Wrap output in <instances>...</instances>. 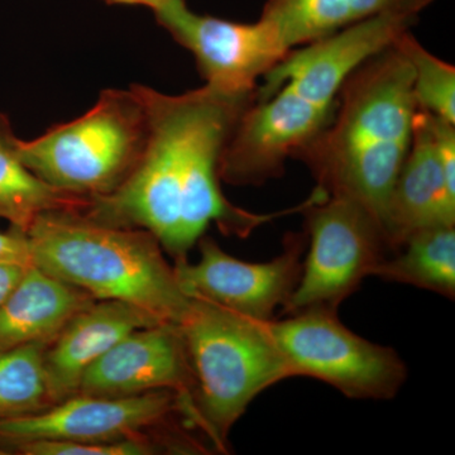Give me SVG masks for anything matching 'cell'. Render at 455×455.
<instances>
[{
  "label": "cell",
  "mask_w": 455,
  "mask_h": 455,
  "mask_svg": "<svg viewBox=\"0 0 455 455\" xmlns=\"http://www.w3.org/2000/svg\"><path fill=\"white\" fill-rule=\"evenodd\" d=\"M0 262L31 265V253L26 233L16 228H11L9 232H0Z\"/></svg>",
  "instance_id": "7402d4cb"
},
{
  "label": "cell",
  "mask_w": 455,
  "mask_h": 455,
  "mask_svg": "<svg viewBox=\"0 0 455 455\" xmlns=\"http://www.w3.org/2000/svg\"><path fill=\"white\" fill-rule=\"evenodd\" d=\"M156 324L161 323L127 302L95 300L79 311L44 348L52 403L76 395L84 373L125 335Z\"/></svg>",
  "instance_id": "5bb4252c"
},
{
  "label": "cell",
  "mask_w": 455,
  "mask_h": 455,
  "mask_svg": "<svg viewBox=\"0 0 455 455\" xmlns=\"http://www.w3.org/2000/svg\"><path fill=\"white\" fill-rule=\"evenodd\" d=\"M108 5H130V7H146L152 12L160 7L164 0H101Z\"/></svg>",
  "instance_id": "cb8c5ba5"
},
{
  "label": "cell",
  "mask_w": 455,
  "mask_h": 455,
  "mask_svg": "<svg viewBox=\"0 0 455 455\" xmlns=\"http://www.w3.org/2000/svg\"><path fill=\"white\" fill-rule=\"evenodd\" d=\"M438 226H455V173L440 158L429 113L418 109L411 146L392 188L383 230L395 252L410 235Z\"/></svg>",
  "instance_id": "4fadbf2b"
},
{
  "label": "cell",
  "mask_w": 455,
  "mask_h": 455,
  "mask_svg": "<svg viewBox=\"0 0 455 455\" xmlns=\"http://www.w3.org/2000/svg\"><path fill=\"white\" fill-rule=\"evenodd\" d=\"M25 455H147L156 453V447L142 438L119 442H68V440H33L13 445Z\"/></svg>",
  "instance_id": "44dd1931"
},
{
  "label": "cell",
  "mask_w": 455,
  "mask_h": 455,
  "mask_svg": "<svg viewBox=\"0 0 455 455\" xmlns=\"http://www.w3.org/2000/svg\"><path fill=\"white\" fill-rule=\"evenodd\" d=\"M158 25L194 56L205 85L252 92L290 49L267 20L233 22L197 14L185 0H164L154 11Z\"/></svg>",
  "instance_id": "9c48e42d"
},
{
  "label": "cell",
  "mask_w": 455,
  "mask_h": 455,
  "mask_svg": "<svg viewBox=\"0 0 455 455\" xmlns=\"http://www.w3.org/2000/svg\"><path fill=\"white\" fill-rule=\"evenodd\" d=\"M20 139L11 121L0 113V220L27 233L41 215L57 211H82L89 200L51 187L23 164Z\"/></svg>",
  "instance_id": "e0dca14e"
},
{
  "label": "cell",
  "mask_w": 455,
  "mask_h": 455,
  "mask_svg": "<svg viewBox=\"0 0 455 455\" xmlns=\"http://www.w3.org/2000/svg\"><path fill=\"white\" fill-rule=\"evenodd\" d=\"M309 248L300 280L284 304V315L338 311L390 252L381 221L355 200L326 196L315 188L302 212Z\"/></svg>",
  "instance_id": "52a82bcc"
},
{
  "label": "cell",
  "mask_w": 455,
  "mask_h": 455,
  "mask_svg": "<svg viewBox=\"0 0 455 455\" xmlns=\"http://www.w3.org/2000/svg\"><path fill=\"white\" fill-rule=\"evenodd\" d=\"M173 410L181 411L173 391L132 396L76 394L42 411L0 420V443L9 447L33 440L108 443L142 438Z\"/></svg>",
  "instance_id": "8fae6325"
},
{
  "label": "cell",
  "mask_w": 455,
  "mask_h": 455,
  "mask_svg": "<svg viewBox=\"0 0 455 455\" xmlns=\"http://www.w3.org/2000/svg\"><path fill=\"white\" fill-rule=\"evenodd\" d=\"M148 118L133 88L107 89L95 106L32 140H20L23 164L51 187L90 200L109 196L139 166Z\"/></svg>",
  "instance_id": "8992f818"
},
{
  "label": "cell",
  "mask_w": 455,
  "mask_h": 455,
  "mask_svg": "<svg viewBox=\"0 0 455 455\" xmlns=\"http://www.w3.org/2000/svg\"><path fill=\"white\" fill-rule=\"evenodd\" d=\"M411 66L396 44L359 65L328 125L293 160L326 196L355 200L381 221L414 134Z\"/></svg>",
  "instance_id": "3957f363"
},
{
  "label": "cell",
  "mask_w": 455,
  "mask_h": 455,
  "mask_svg": "<svg viewBox=\"0 0 455 455\" xmlns=\"http://www.w3.org/2000/svg\"><path fill=\"white\" fill-rule=\"evenodd\" d=\"M26 235L33 265L95 300L127 302L169 324H178L190 304L163 245L147 230L57 211L38 217Z\"/></svg>",
  "instance_id": "277c9868"
},
{
  "label": "cell",
  "mask_w": 455,
  "mask_h": 455,
  "mask_svg": "<svg viewBox=\"0 0 455 455\" xmlns=\"http://www.w3.org/2000/svg\"><path fill=\"white\" fill-rule=\"evenodd\" d=\"M95 301L89 293L29 265L0 304V352L49 346L79 311Z\"/></svg>",
  "instance_id": "9a60e30c"
},
{
  "label": "cell",
  "mask_w": 455,
  "mask_h": 455,
  "mask_svg": "<svg viewBox=\"0 0 455 455\" xmlns=\"http://www.w3.org/2000/svg\"><path fill=\"white\" fill-rule=\"evenodd\" d=\"M146 108L148 140L142 160L121 188L90 199L82 214L106 226L137 228L158 239L176 259L215 224L223 235L247 238L254 229L307 202L257 214L229 202L220 188L224 151L256 92H226L204 85L170 95L132 84Z\"/></svg>",
  "instance_id": "6da1fadb"
},
{
  "label": "cell",
  "mask_w": 455,
  "mask_h": 455,
  "mask_svg": "<svg viewBox=\"0 0 455 455\" xmlns=\"http://www.w3.org/2000/svg\"><path fill=\"white\" fill-rule=\"evenodd\" d=\"M176 325L190 370L191 421L226 451L228 434L254 398L291 374L267 322L190 298Z\"/></svg>",
  "instance_id": "5b68a950"
},
{
  "label": "cell",
  "mask_w": 455,
  "mask_h": 455,
  "mask_svg": "<svg viewBox=\"0 0 455 455\" xmlns=\"http://www.w3.org/2000/svg\"><path fill=\"white\" fill-rule=\"evenodd\" d=\"M44 344H27L0 352V420L35 414L53 405Z\"/></svg>",
  "instance_id": "d6986e66"
},
{
  "label": "cell",
  "mask_w": 455,
  "mask_h": 455,
  "mask_svg": "<svg viewBox=\"0 0 455 455\" xmlns=\"http://www.w3.org/2000/svg\"><path fill=\"white\" fill-rule=\"evenodd\" d=\"M267 326L291 379H319L355 400H391L406 381L396 350L353 333L338 311H300Z\"/></svg>",
  "instance_id": "ba28073f"
},
{
  "label": "cell",
  "mask_w": 455,
  "mask_h": 455,
  "mask_svg": "<svg viewBox=\"0 0 455 455\" xmlns=\"http://www.w3.org/2000/svg\"><path fill=\"white\" fill-rule=\"evenodd\" d=\"M434 0H267L262 20L290 50L387 13L419 16Z\"/></svg>",
  "instance_id": "2e32d148"
},
{
  "label": "cell",
  "mask_w": 455,
  "mask_h": 455,
  "mask_svg": "<svg viewBox=\"0 0 455 455\" xmlns=\"http://www.w3.org/2000/svg\"><path fill=\"white\" fill-rule=\"evenodd\" d=\"M191 377L178 325L161 323L125 335L84 373L77 394L132 396L152 391L179 395L191 421Z\"/></svg>",
  "instance_id": "7c38bea8"
},
{
  "label": "cell",
  "mask_w": 455,
  "mask_h": 455,
  "mask_svg": "<svg viewBox=\"0 0 455 455\" xmlns=\"http://www.w3.org/2000/svg\"><path fill=\"white\" fill-rule=\"evenodd\" d=\"M28 266L17 262H0V304L14 289Z\"/></svg>",
  "instance_id": "603a6c76"
},
{
  "label": "cell",
  "mask_w": 455,
  "mask_h": 455,
  "mask_svg": "<svg viewBox=\"0 0 455 455\" xmlns=\"http://www.w3.org/2000/svg\"><path fill=\"white\" fill-rule=\"evenodd\" d=\"M200 259H176L180 287L188 298L203 299L257 322L274 319L275 310L284 307L300 280L305 233H290L283 251L269 262H245L230 256L209 238L199 239Z\"/></svg>",
  "instance_id": "30bf717a"
},
{
  "label": "cell",
  "mask_w": 455,
  "mask_h": 455,
  "mask_svg": "<svg viewBox=\"0 0 455 455\" xmlns=\"http://www.w3.org/2000/svg\"><path fill=\"white\" fill-rule=\"evenodd\" d=\"M374 268L372 276L455 298V226L419 230Z\"/></svg>",
  "instance_id": "ac0fdd59"
},
{
  "label": "cell",
  "mask_w": 455,
  "mask_h": 455,
  "mask_svg": "<svg viewBox=\"0 0 455 455\" xmlns=\"http://www.w3.org/2000/svg\"><path fill=\"white\" fill-rule=\"evenodd\" d=\"M411 66L412 89L418 109L455 124V68L425 49L411 31L396 42Z\"/></svg>",
  "instance_id": "ffe728a7"
},
{
  "label": "cell",
  "mask_w": 455,
  "mask_h": 455,
  "mask_svg": "<svg viewBox=\"0 0 455 455\" xmlns=\"http://www.w3.org/2000/svg\"><path fill=\"white\" fill-rule=\"evenodd\" d=\"M418 18L382 14L290 50L262 77L242 114L221 157V181L259 187L280 178L287 160L331 122L349 75L411 31Z\"/></svg>",
  "instance_id": "7a4b0ae2"
}]
</instances>
